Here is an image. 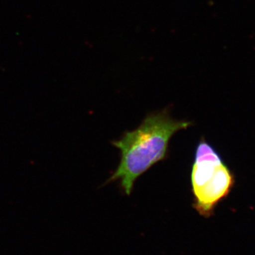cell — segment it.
Listing matches in <instances>:
<instances>
[{"label": "cell", "mask_w": 255, "mask_h": 255, "mask_svg": "<svg viewBox=\"0 0 255 255\" xmlns=\"http://www.w3.org/2000/svg\"><path fill=\"white\" fill-rule=\"evenodd\" d=\"M191 125V122L174 120L167 110L149 114L136 129L124 132L120 140L112 142L121 150L122 157L107 182L120 181L125 194L130 195L137 178L167 157L174 134Z\"/></svg>", "instance_id": "cell-1"}, {"label": "cell", "mask_w": 255, "mask_h": 255, "mask_svg": "<svg viewBox=\"0 0 255 255\" xmlns=\"http://www.w3.org/2000/svg\"><path fill=\"white\" fill-rule=\"evenodd\" d=\"M191 183L193 207L206 218L214 214L215 207L228 196L234 183L232 172L204 137L196 146Z\"/></svg>", "instance_id": "cell-2"}]
</instances>
